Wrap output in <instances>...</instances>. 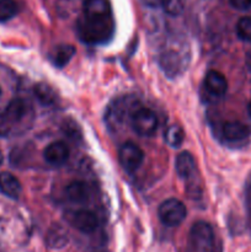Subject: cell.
<instances>
[{
  "instance_id": "obj_10",
  "label": "cell",
  "mask_w": 251,
  "mask_h": 252,
  "mask_svg": "<svg viewBox=\"0 0 251 252\" xmlns=\"http://www.w3.org/2000/svg\"><path fill=\"white\" fill-rule=\"evenodd\" d=\"M175 169H176L177 175L185 181H191L197 175L196 161L191 153L182 152L177 155L176 161H175Z\"/></svg>"
},
{
  "instance_id": "obj_3",
  "label": "cell",
  "mask_w": 251,
  "mask_h": 252,
  "mask_svg": "<svg viewBox=\"0 0 251 252\" xmlns=\"http://www.w3.org/2000/svg\"><path fill=\"white\" fill-rule=\"evenodd\" d=\"M157 216L164 225L175 228L182 224V221L186 219L187 209L180 199L169 198L160 204L157 209Z\"/></svg>"
},
{
  "instance_id": "obj_25",
  "label": "cell",
  "mask_w": 251,
  "mask_h": 252,
  "mask_svg": "<svg viewBox=\"0 0 251 252\" xmlns=\"http://www.w3.org/2000/svg\"><path fill=\"white\" fill-rule=\"evenodd\" d=\"M2 161H4V155H2V153H1V150H0V166H1V164H2Z\"/></svg>"
},
{
  "instance_id": "obj_4",
  "label": "cell",
  "mask_w": 251,
  "mask_h": 252,
  "mask_svg": "<svg viewBox=\"0 0 251 252\" xmlns=\"http://www.w3.org/2000/svg\"><path fill=\"white\" fill-rule=\"evenodd\" d=\"M130 125L140 137H152L157 129V117L150 108L138 107L130 116Z\"/></svg>"
},
{
  "instance_id": "obj_15",
  "label": "cell",
  "mask_w": 251,
  "mask_h": 252,
  "mask_svg": "<svg viewBox=\"0 0 251 252\" xmlns=\"http://www.w3.org/2000/svg\"><path fill=\"white\" fill-rule=\"evenodd\" d=\"M83 15L85 16H108L111 15V6L107 0H85L83 6Z\"/></svg>"
},
{
  "instance_id": "obj_7",
  "label": "cell",
  "mask_w": 251,
  "mask_h": 252,
  "mask_svg": "<svg viewBox=\"0 0 251 252\" xmlns=\"http://www.w3.org/2000/svg\"><path fill=\"white\" fill-rule=\"evenodd\" d=\"M66 220L76 230L85 234L93 233L98 226V219L96 214L88 209H78V211L66 213Z\"/></svg>"
},
{
  "instance_id": "obj_16",
  "label": "cell",
  "mask_w": 251,
  "mask_h": 252,
  "mask_svg": "<svg viewBox=\"0 0 251 252\" xmlns=\"http://www.w3.org/2000/svg\"><path fill=\"white\" fill-rule=\"evenodd\" d=\"M33 93L38 102L43 106H51L57 101V93L48 84L38 83L34 86Z\"/></svg>"
},
{
  "instance_id": "obj_5",
  "label": "cell",
  "mask_w": 251,
  "mask_h": 252,
  "mask_svg": "<svg viewBox=\"0 0 251 252\" xmlns=\"http://www.w3.org/2000/svg\"><path fill=\"white\" fill-rule=\"evenodd\" d=\"M189 244L196 252H211L214 245L213 228L206 221H197L189 231Z\"/></svg>"
},
{
  "instance_id": "obj_12",
  "label": "cell",
  "mask_w": 251,
  "mask_h": 252,
  "mask_svg": "<svg viewBox=\"0 0 251 252\" xmlns=\"http://www.w3.org/2000/svg\"><path fill=\"white\" fill-rule=\"evenodd\" d=\"M65 197L71 203H85L90 199L91 189L83 181H73L65 187Z\"/></svg>"
},
{
  "instance_id": "obj_17",
  "label": "cell",
  "mask_w": 251,
  "mask_h": 252,
  "mask_svg": "<svg viewBox=\"0 0 251 252\" xmlns=\"http://www.w3.org/2000/svg\"><path fill=\"white\" fill-rule=\"evenodd\" d=\"M184 130L177 125L170 126L165 132V142L171 148H179L184 142Z\"/></svg>"
},
{
  "instance_id": "obj_8",
  "label": "cell",
  "mask_w": 251,
  "mask_h": 252,
  "mask_svg": "<svg viewBox=\"0 0 251 252\" xmlns=\"http://www.w3.org/2000/svg\"><path fill=\"white\" fill-rule=\"evenodd\" d=\"M43 158L46 162L53 166H62L69 159V148L64 142H53L47 145L43 150Z\"/></svg>"
},
{
  "instance_id": "obj_13",
  "label": "cell",
  "mask_w": 251,
  "mask_h": 252,
  "mask_svg": "<svg viewBox=\"0 0 251 252\" xmlns=\"http://www.w3.org/2000/svg\"><path fill=\"white\" fill-rule=\"evenodd\" d=\"M0 192L11 199H19L22 192L21 184L10 172H1L0 174Z\"/></svg>"
},
{
  "instance_id": "obj_20",
  "label": "cell",
  "mask_w": 251,
  "mask_h": 252,
  "mask_svg": "<svg viewBox=\"0 0 251 252\" xmlns=\"http://www.w3.org/2000/svg\"><path fill=\"white\" fill-rule=\"evenodd\" d=\"M160 6L170 16H179L184 12V0H160Z\"/></svg>"
},
{
  "instance_id": "obj_11",
  "label": "cell",
  "mask_w": 251,
  "mask_h": 252,
  "mask_svg": "<svg viewBox=\"0 0 251 252\" xmlns=\"http://www.w3.org/2000/svg\"><path fill=\"white\" fill-rule=\"evenodd\" d=\"M204 88L211 95L220 97L228 90V81L220 71L209 70L204 76Z\"/></svg>"
},
{
  "instance_id": "obj_27",
  "label": "cell",
  "mask_w": 251,
  "mask_h": 252,
  "mask_svg": "<svg viewBox=\"0 0 251 252\" xmlns=\"http://www.w3.org/2000/svg\"><path fill=\"white\" fill-rule=\"evenodd\" d=\"M0 96H1V89H0Z\"/></svg>"
},
{
  "instance_id": "obj_9",
  "label": "cell",
  "mask_w": 251,
  "mask_h": 252,
  "mask_svg": "<svg viewBox=\"0 0 251 252\" xmlns=\"http://www.w3.org/2000/svg\"><path fill=\"white\" fill-rule=\"evenodd\" d=\"M221 135L229 143H240L250 135L248 126L239 121H228L221 126Z\"/></svg>"
},
{
  "instance_id": "obj_21",
  "label": "cell",
  "mask_w": 251,
  "mask_h": 252,
  "mask_svg": "<svg viewBox=\"0 0 251 252\" xmlns=\"http://www.w3.org/2000/svg\"><path fill=\"white\" fill-rule=\"evenodd\" d=\"M66 234L61 226H56L52 229L48 234V245L51 248H61L65 245L66 243Z\"/></svg>"
},
{
  "instance_id": "obj_26",
  "label": "cell",
  "mask_w": 251,
  "mask_h": 252,
  "mask_svg": "<svg viewBox=\"0 0 251 252\" xmlns=\"http://www.w3.org/2000/svg\"><path fill=\"white\" fill-rule=\"evenodd\" d=\"M248 111H249V115L251 116V101L249 102V105H248Z\"/></svg>"
},
{
  "instance_id": "obj_23",
  "label": "cell",
  "mask_w": 251,
  "mask_h": 252,
  "mask_svg": "<svg viewBox=\"0 0 251 252\" xmlns=\"http://www.w3.org/2000/svg\"><path fill=\"white\" fill-rule=\"evenodd\" d=\"M147 5L149 6H155V5H159L160 4V0H143Z\"/></svg>"
},
{
  "instance_id": "obj_2",
  "label": "cell",
  "mask_w": 251,
  "mask_h": 252,
  "mask_svg": "<svg viewBox=\"0 0 251 252\" xmlns=\"http://www.w3.org/2000/svg\"><path fill=\"white\" fill-rule=\"evenodd\" d=\"M115 31L112 15L108 16H85L78 21V34L88 44L105 43Z\"/></svg>"
},
{
  "instance_id": "obj_14",
  "label": "cell",
  "mask_w": 251,
  "mask_h": 252,
  "mask_svg": "<svg viewBox=\"0 0 251 252\" xmlns=\"http://www.w3.org/2000/svg\"><path fill=\"white\" fill-rule=\"evenodd\" d=\"M75 54V48L70 44H59L49 52V61L58 68H63Z\"/></svg>"
},
{
  "instance_id": "obj_18",
  "label": "cell",
  "mask_w": 251,
  "mask_h": 252,
  "mask_svg": "<svg viewBox=\"0 0 251 252\" xmlns=\"http://www.w3.org/2000/svg\"><path fill=\"white\" fill-rule=\"evenodd\" d=\"M235 31L239 39L251 43V17L244 16L239 19V21L236 22Z\"/></svg>"
},
{
  "instance_id": "obj_24",
  "label": "cell",
  "mask_w": 251,
  "mask_h": 252,
  "mask_svg": "<svg viewBox=\"0 0 251 252\" xmlns=\"http://www.w3.org/2000/svg\"><path fill=\"white\" fill-rule=\"evenodd\" d=\"M246 64H248V68L251 70V52L248 53V58H246Z\"/></svg>"
},
{
  "instance_id": "obj_1",
  "label": "cell",
  "mask_w": 251,
  "mask_h": 252,
  "mask_svg": "<svg viewBox=\"0 0 251 252\" xmlns=\"http://www.w3.org/2000/svg\"><path fill=\"white\" fill-rule=\"evenodd\" d=\"M34 110L25 98H14L0 111V137L24 134L33 125Z\"/></svg>"
},
{
  "instance_id": "obj_22",
  "label": "cell",
  "mask_w": 251,
  "mask_h": 252,
  "mask_svg": "<svg viewBox=\"0 0 251 252\" xmlns=\"http://www.w3.org/2000/svg\"><path fill=\"white\" fill-rule=\"evenodd\" d=\"M229 2L236 10H248L251 7V0H229Z\"/></svg>"
},
{
  "instance_id": "obj_6",
  "label": "cell",
  "mask_w": 251,
  "mask_h": 252,
  "mask_svg": "<svg viewBox=\"0 0 251 252\" xmlns=\"http://www.w3.org/2000/svg\"><path fill=\"white\" fill-rule=\"evenodd\" d=\"M118 159L121 165L127 172L137 171L143 164L144 160V153L140 149L139 145L133 142H127L120 148L118 152Z\"/></svg>"
},
{
  "instance_id": "obj_19",
  "label": "cell",
  "mask_w": 251,
  "mask_h": 252,
  "mask_svg": "<svg viewBox=\"0 0 251 252\" xmlns=\"http://www.w3.org/2000/svg\"><path fill=\"white\" fill-rule=\"evenodd\" d=\"M19 11V6L15 0H0V22L11 20Z\"/></svg>"
}]
</instances>
